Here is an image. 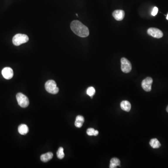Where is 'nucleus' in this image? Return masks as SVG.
Here are the masks:
<instances>
[{
	"mask_svg": "<svg viewBox=\"0 0 168 168\" xmlns=\"http://www.w3.org/2000/svg\"><path fill=\"white\" fill-rule=\"evenodd\" d=\"M71 29L76 35L81 38H86L89 35V30L88 28L77 20L72 22Z\"/></svg>",
	"mask_w": 168,
	"mask_h": 168,
	"instance_id": "1",
	"label": "nucleus"
},
{
	"mask_svg": "<svg viewBox=\"0 0 168 168\" xmlns=\"http://www.w3.org/2000/svg\"><path fill=\"white\" fill-rule=\"evenodd\" d=\"M29 41V37L26 35L17 34L13 37V44L16 46H19Z\"/></svg>",
	"mask_w": 168,
	"mask_h": 168,
	"instance_id": "2",
	"label": "nucleus"
},
{
	"mask_svg": "<svg viewBox=\"0 0 168 168\" xmlns=\"http://www.w3.org/2000/svg\"><path fill=\"white\" fill-rule=\"evenodd\" d=\"M45 88L47 92L52 94H56L59 91V89L57 86L56 82L54 80L47 81L45 84Z\"/></svg>",
	"mask_w": 168,
	"mask_h": 168,
	"instance_id": "3",
	"label": "nucleus"
},
{
	"mask_svg": "<svg viewBox=\"0 0 168 168\" xmlns=\"http://www.w3.org/2000/svg\"><path fill=\"white\" fill-rule=\"evenodd\" d=\"M16 100L20 106L23 108H27L29 105V100L26 96L22 93L16 94Z\"/></svg>",
	"mask_w": 168,
	"mask_h": 168,
	"instance_id": "4",
	"label": "nucleus"
},
{
	"mask_svg": "<svg viewBox=\"0 0 168 168\" xmlns=\"http://www.w3.org/2000/svg\"><path fill=\"white\" fill-rule=\"evenodd\" d=\"M121 71L126 73L130 72L132 70V65L129 61L127 60V58L123 57L121 58Z\"/></svg>",
	"mask_w": 168,
	"mask_h": 168,
	"instance_id": "5",
	"label": "nucleus"
},
{
	"mask_svg": "<svg viewBox=\"0 0 168 168\" xmlns=\"http://www.w3.org/2000/svg\"><path fill=\"white\" fill-rule=\"evenodd\" d=\"M147 32L149 35L157 38H160L163 37V33L162 31L155 28H150L148 29Z\"/></svg>",
	"mask_w": 168,
	"mask_h": 168,
	"instance_id": "6",
	"label": "nucleus"
},
{
	"mask_svg": "<svg viewBox=\"0 0 168 168\" xmlns=\"http://www.w3.org/2000/svg\"><path fill=\"white\" fill-rule=\"evenodd\" d=\"M152 83L153 79L150 77H147L142 81V88L146 91H150L151 90Z\"/></svg>",
	"mask_w": 168,
	"mask_h": 168,
	"instance_id": "7",
	"label": "nucleus"
},
{
	"mask_svg": "<svg viewBox=\"0 0 168 168\" xmlns=\"http://www.w3.org/2000/svg\"><path fill=\"white\" fill-rule=\"evenodd\" d=\"M1 73L3 77L6 79H12L14 75L13 71L10 67H5L3 69Z\"/></svg>",
	"mask_w": 168,
	"mask_h": 168,
	"instance_id": "8",
	"label": "nucleus"
},
{
	"mask_svg": "<svg viewBox=\"0 0 168 168\" xmlns=\"http://www.w3.org/2000/svg\"><path fill=\"white\" fill-rule=\"evenodd\" d=\"M113 16L117 21H121L125 16V12L123 10H116L113 13Z\"/></svg>",
	"mask_w": 168,
	"mask_h": 168,
	"instance_id": "9",
	"label": "nucleus"
},
{
	"mask_svg": "<svg viewBox=\"0 0 168 168\" xmlns=\"http://www.w3.org/2000/svg\"><path fill=\"white\" fill-rule=\"evenodd\" d=\"M121 107L124 111L129 112L131 108V105L128 101H123L121 103Z\"/></svg>",
	"mask_w": 168,
	"mask_h": 168,
	"instance_id": "10",
	"label": "nucleus"
},
{
	"mask_svg": "<svg viewBox=\"0 0 168 168\" xmlns=\"http://www.w3.org/2000/svg\"><path fill=\"white\" fill-rule=\"evenodd\" d=\"M53 154L52 152H48L46 153L43 154L41 157V160L43 162H46L52 158Z\"/></svg>",
	"mask_w": 168,
	"mask_h": 168,
	"instance_id": "11",
	"label": "nucleus"
},
{
	"mask_svg": "<svg viewBox=\"0 0 168 168\" xmlns=\"http://www.w3.org/2000/svg\"><path fill=\"white\" fill-rule=\"evenodd\" d=\"M85 121V119L84 117L81 116H78L76 117L75 121V125L76 127L80 128L82 126L83 124Z\"/></svg>",
	"mask_w": 168,
	"mask_h": 168,
	"instance_id": "12",
	"label": "nucleus"
},
{
	"mask_svg": "<svg viewBox=\"0 0 168 168\" xmlns=\"http://www.w3.org/2000/svg\"><path fill=\"white\" fill-rule=\"evenodd\" d=\"M18 130L21 135H25L28 133L29 128L26 125L21 124L19 126Z\"/></svg>",
	"mask_w": 168,
	"mask_h": 168,
	"instance_id": "13",
	"label": "nucleus"
},
{
	"mask_svg": "<svg viewBox=\"0 0 168 168\" xmlns=\"http://www.w3.org/2000/svg\"><path fill=\"white\" fill-rule=\"evenodd\" d=\"M120 160L117 158H113L110 160V164L109 168H117V166L120 165Z\"/></svg>",
	"mask_w": 168,
	"mask_h": 168,
	"instance_id": "14",
	"label": "nucleus"
},
{
	"mask_svg": "<svg viewBox=\"0 0 168 168\" xmlns=\"http://www.w3.org/2000/svg\"><path fill=\"white\" fill-rule=\"evenodd\" d=\"M150 145L153 149H158L161 146L160 142L157 139L154 138L151 139L150 142Z\"/></svg>",
	"mask_w": 168,
	"mask_h": 168,
	"instance_id": "15",
	"label": "nucleus"
},
{
	"mask_svg": "<svg viewBox=\"0 0 168 168\" xmlns=\"http://www.w3.org/2000/svg\"><path fill=\"white\" fill-rule=\"evenodd\" d=\"M57 157L58 159H62L64 157L65 154L64 152L63 147H60L58 149L57 153Z\"/></svg>",
	"mask_w": 168,
	"mask_h": 168,
	"instance_id": "16",
	"label": "nucleus"
},
{
	"mask_svg": "<svg viewBox=\"0 0 168 168\" xmlns=\"http://www.w3.org/2000/svg\"><path fill=\"white\" fill-rule=\"evenodd\" d=\"M86 94L87 95L90 96L91 98H93V96L95 94V90L94 87L91 86V87H88L87 88V90H86Z\"/></svg>",
	"mask_w": 168,
	"mask_h": 168,
	"instance_id": "17",
	"label": "nucleus"
},
{
	"mask_svg": "<svg viewBox=\"0 0 168 168\" xmlns=\"http://www.w3.org/2000/svg\"><path fill=\"white\" fill-rule=\"evenodd\" d=\"M94 131H95V129H94V128H88L87 131H86V133L89 136H93V135H94Z\"/></svg>",
	"mask_w": 168,
	"mask_h": 168,
	"instance_id": "18",
	"label": "nucleus"
},
{
	"mask_svg": "<svg viewBox=\"0 0 168 168\" xmlns=\"http://www.w3.org/2000/svg\"><path fill=\"white\" fill-rule=\"evenodd\" d=\"M158 11V9L157 7H155L153 9L152 13H151V15L153 16H155L157 14Z\"/></svg>",
	"mask_w": 168,
	"mask_h": 168,
	"instance_id": "19",
	"label": "nucleus"
},
{
	"mask_svg": "<svg viewBox=\"0 0 168 168\" xmlns=\"http://www.w3.org/2000/svg\"><path fill=\"white\" fill-rule=\"evenodd\" d=\"M99 134V131L97 130H95L94 133V136H97Z\"/></svg>",
	"mask_w": 168,
	"mask_h": 168,
	"instance_id": "20",
	"label": "nucleus"
},
{
	"mask_svg": "<svg viewBox=\"0 0 168 168\" xmlns=\"http://www.w3.org/2000/svg\"><path fill=\"white\" fill-rule=\"evenodd\" d=\"M166 110H167V112L168 113V106H167V109H166Z\"/></svg>",
	"mask_w": 168,
	"mask_h": 168,
	"instance_id": "21",
	"label": "nucleus"
},
{
	"mask_svg": "<svg viewBox=\"0 0 168 168\" xmlns=\"http://www.w3.org/2000/svg\"><path fill=\"white\" fill-rule=\"evenodd\" d=\"M166 19L168 20V15H167V17H166Z\"/></svg>",
	"mask_w": 168,
	"mask_h": 168,
	"instance_id": "22",
	"label": "nucleus"
}]
</instances>
